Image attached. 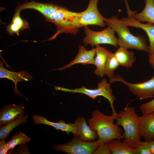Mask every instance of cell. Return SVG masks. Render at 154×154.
Listing matches in <instances>:
<instances>
[{"label": "cell", "instance_id": "26", "mask_svg": "<svg viewBox=\"0 0 154 154\" xmlns=\"http://www.w3.org/2000/svg\"><path fill=\"white\" fill-rule=\"evenodd\" d=\"M135 149L136 154H152L147 141H141Z\"/></svg>", "mask_w": 154, "mask_h": 154}, {"label": "cell", "instance_id": "1", "mask_svg": "<svg viewBox=\"0 0 154 154\" xmlns=\"http://www.w3.org/2000/svg\"><path fill=\"white\" fill-rule=\"evenodd\" d=\"M115 118L104 114L98 110L92 112V117L88 120L89 126L96 131L99 146L107 143L112 140L123 139V131L119 126L114 124Z\"/></svg>", "mask_w": 154, "mask_h": 154}, {"label": "cell", "instance_id": "14", "mask_svg": "<svg viewBox=\"0 0 154 154\" xmlns=\"http://www.w3.org/2000/svg\"><path fill=\"white\" fill-rule=\"evenodd\" d=\"M96 54L95 48L93 47L91 50H87L83 46L80 45L77 55L69 64L62 67L56 69L62 71L70 68L74 65L81 64L82 65L94 64V56Z\"/></svg>", "mask_w": 154, "mask_h": 154}, {"label": "cell", "instance_id": "10", "mask_svg": "<svg viewBox=\"0 0 154 154\" xmlns=\"http://www.w3.org/2000/svg\"><path fill=\"white\" fill-rule=\"evenodd\" d=\"M33 122L35 125L44 124L52 127L57 130L65 132L67 134L71 132L74 136H78L77 129L74 123H66L61 119L58 122H53L48 120L47 118L37 114L32 116Z\"/></svg>", "mask_w": 154, "mask_h": 154}, {"label": "cell", "instance_id": "8", "mask_svg": "<svg viewBox=\"0 0 154 154\" xmlns=\"http://www.w3.org/2000/svg\"><path fill=\"white\" fill-rule=\"evenodd\" d=\"M110 83L115 82H120L126 85L132 93L139 98L144 99L154 96V74L149 80L140 83H133L126 81L119 75L109 78Z\"/></svg>", "mask_w": 154, "mask_h": 154}, {"label": "cell", "instance_id": "27", "mask_svg": "<svg viewBox=\"0 0 154 154\" xmlns=\"http://www.w3.org/2000/svg\"><path fill=\"white\" fill-rule=\"evenodd\" d=\"M93 154H110L112 152L108 143L100 145Z\"/></svg>", "mask_w": 154, "mask_h": 154}, {"label": "cell", "instance_id": "20", "mask_svg": "<svg viewBox=\"0 0 154 154\" xmlns=\"http://www.w3.org/2000/svg\"><path fill=\"white\" fill-rule=\"evenodd\" d=\"M20 13L15 12L11 22L6 27L7 31L10 35L16 34L19 36L21 30L29 28L28 22L21 18Z\"/></svg>", "mask_w": 154, "mask_h": 154}, {"label": "cell", "instance_id": "28", "mask_svg": "<svg viewBox=\"0 0 154 154\" xmlns=\"http://www.w3.org/2000/svg\"><path fill=\"white\" fill-rule=\"evenodd\" d=\"M12 154H30V150L26 143L19 145L17 149L15 151H12Z\"/></svg>", "mask_w": 154, "mask_h": 154}, {"label": "cell", "instance_id": "32", "mask_svg": "<svg viewBox=\"0 0 154 154\" xmlns=\"http://www.w3.org/2000/svg\"><path fill=\"white\" fill-rule=\"evenodd\" d=\"M124 0L125 2L127 9V14L128 15H130L131 14L133 11H131L130 9L126 0Z\"/></svg>", "mask_w": 154, "mask_h": 154}, {"label": "cell", "instance_id": "18", "mask_svg": "<svg viewBox=\"0 0 154 154\" xmlns=\"http://www.w3.org/2000/svg\"><path fill=\"white\" fill-rule=\"evenodd\" d=\"M114 54L120 66L127 68L132 67L136 61L134 52L129 51L127 49L123 47H119Z\"/></svg>", "mask_w": 154, "mask_h": 154}, {"label": "cell", "instance_id": "5", "mask_svg": "<svg viewBox=\"0 0 154 154\" xmlns=\"http://www.w3.org/2000/svg\"><path fill=\"white\" fill-rule=\"evenodd\" d=\"M110 84L108 82L106 79L104 78L98 83V87L95 89H88L83 86L81 88L73 89L54 86V90L55 91L83 94L94 100L98 96H103L109 101L112 110V115L116 119L118 114L115 111L114 106L116 98L112 94V89L111 88Z\"/></svg>", "mask_w": 154, "mask_h": 154}, {"label": "cell", "instance_id": "15", "mask_svg": "<svg viewBox=\"0 0 154 154\" xmlns=\"http://www.w3.org/2000/svg\"><path fill=\"white\" fill-rule=\"evenodd\" d=\"M25 107L22 104H15L4 106L0 111V126L13 120L19 116L24 114Z\"/></svg>", "mask_w": 154, "mask_h": 154}, {"label": "cell", "instance_id": "21", "mask_svg": "<svg viewBox=\"0 0 154 154\" xmlns=\"http://www.w3.org/2000/svg\"><path fill=\"white\" fill-rule=\"evenodd\" d=\"M29 117L23 114L17 117L12 121L0 127V140L5 139L12 130L20 125L27 122Z\"/></svg>", "mask_w": 154, "mask_h": 154}, {"label": "cell", "instance_id": "23", "mask_svg": "<svg viewBox=\"0 0 154 154\" xmlns=\"http://www.w3.org/2000/svg\"><path fill=\"white\" fill-rule=\"evenodd\" d=\"M31 139L30 137L20 131L12 136L9 141H7L9 149L12 151L17 145L27 143Z\"/></svg>", "mask_w": 154, "mask_h": 154}, {"label": "cell", "instance_id": "4", "mask_svg": "<svg viewBox=\"0 0 154 154\" xmlns=\"http://www.w3.org/2000/svg\"><path fill=\"white\" fill-rule=\"evenodd\" d=\"M82 13V12H72L62 7L57 11L45 17L47 21L54 24L57 28L56 33L48 40L54 39L62 33L75 35L80 28L79 21Z\"/></svg>", "mask_w": 154, "mask_h": 154}, {"label": "cell", "instance_id": "13", "mask_svg": "<svg viewBox=\"0 0 154 154\" xmlns=\"http://www.w3.org/2000/svg\"><path fill=\"white\" fill-rule=\"evenodd\" d=\"M4 63L3 61H0V78H7L12 80L15 83V87L14 93L23 96L17 91V84L19 82L24 81H31L33 76L28 72L25 71H21L15 72L9 71L3 66Z\"/></svg>", "mask_w": 154, "mask_h": 154}, {"label": "cell", "instance_id": "19", "mask_svg": "<svg viewBox=\"0 0 154 154\" xmlns=\"http://www.w3.org/2000/svg\"><path fill=\"white\" fill-rule=\"evenodd\" d=\"M145 7L139 13L133 11L132 16L140 22L154 24V0H145Z\"/></svg>", "mask_w": 154, "mask_h": 154}, {"label": "cell", "instance_id": "25", "mask_svg": "<svg viewBox=\"0 0 154 154\" xmlns=\"http://www.w3.org/2000/svg\"><path fill=\"white\" fill-rule=\"evenodd\" d=\"M139 109L143 114L154 111V98L151 101L141 104L139 107Z\"/></svg>", "mask_w": 154, "mask_h": 154}, {"label": "cell", "instance_id": "16", "mask_svg": "<svg viewBox=\"0 0 154 154\" xmlns=\"http://www.w3.org/2000/svg\"><path fill=\"white\" fill-rule=\"evenodd\" d=\"M76 127L78 136L84 141H94L98 138L96 131L91 129L88 125L83 117H78L74 123Z\"/></svg>", "mask_w": 154, "mask_h": 154}, {"label": "cell", "instance_id": "17", "mask_svg": "<svg viewBox=\"0 0 154 154\" xmlns=\"http://www.w3.org/2000/svg\"><path fill=\"white\" fill-rule=\"evenodd\" d=\"M96 54L94 64L96 69L94 71L95 74L102 78L105 75L104 70L110 51L105 47L99 45L96 46Z\"/></svg>", "mask_w": 154, "mask_h": 154}, {"label": "cell", "instance_id": "30", "mask_svg": "<svg viewBox=\"0 0 154 154\" xmlns=\"http://www.w3.org/2000/svg\"><path fill=\"white\" fill-rule=\"evenodd\" d=\"M148 143L152 154H154V140L148 141Z\"/></svg>", "mask_w": 154, "mask_h": 154}, {"label": "cell", "instance_id": "24", "mask_svg": "<svg viewBox=\"0 0 154 154\" xmlns=\"http://www.w3.org/2000/svg\"><path fill=\"white\" fill-rule=\"evenodd\" d=\"M119 64L115 57L114 53L110 52L104 70L105 74L109 78L113 77L115 70L119 66Z\"/></svg>", "mask_w": 154, "mask_h": 154}, {"label": "cell", "instance_id": "11", "mask_svg": "<svg viewBox=\"0 0 154 154\" xmlns=\"http://www.w3.org/2000/svg\"><path fill=\"white\" fill-rule=\"evenodd\" d=\"M128 26L134 27L141 28L147 33L149 38V56L154 52V25L147 22L146 24H143L139 21L132 16H128L127 17L121 19Z\"/></svg>", "mask_w": 154, "mask_h": 154}, {"label": "cell", "instance_id": "31", "mask_svg": "<svg viewBox=\"0 0 154 154\" xmlns=\"http://www.w3.org/2000/svg\"><path fill=\"white\" fill-rule=\"evenodd\" d=\"M149 56V63L151 65L153 69H154V52Z\"/></svg>", "mask_w": 154, "mask_h": 154}, {"label": "cell", "instance_id": "2", "mask_svg": "<svg viewBox=\"0 0 154 154\" xmlns=\"http://www.w3.org/2000/svg\"><path fill=\"white\" fill-rule=\"evenodd\" d=\"M104 20L106 24L112 28L118 35V44L119 47L144 51L149 53V46L144 37L133 35L128 26L121 19L113 15L109 19L104 17Z\"/></svg>", "mask_w": 154, "mask_h": 154}, {"label": "cell", "instance_id": "9", "mask_svg": "<svg viewBox=\"0 0 154 154\" xmlns=\"http://www.w3.org/2000/svg\"><path fill=\"white\" fill-rule=\"evenodd\" d=\"M99 0H90L88 6L82 14L79 21L80 28L88 25H97L104 27L106 25L103 17L99 12L97 4Z\"/></svg>", "mask_w": 154, "mask_h": 154}, {"label": "cell", "instance_id": "12", "mask_svg": "<svg viewBox=\"0 0 154 154\" xmlns=\"http://www.w3.org/2000/svg\"><path fill=\"white\" fill-rule=\"evenodd\" d=\"M141 138L147 141L154 140V111L139 116Z\"/></svg>", "mask_w": 154, "mask_h": 154}, {"label": "cell", "instance_id": "6", "mask_svg": "<svg viewBox=\"0 0 154 154\" xmlns=\"http://www.w3.org/2000/svg\"><path fill=\"white\" fill-rule=\"evenodd\" d=\"M99 146L97 140L84 141L78 136H74L70 141L64 144H56L52 148L55 151L68 154H91L94 153Z\"/></svg>", "mask_w": 154, "mask_h": 154}, {"label": "cell", "instance_id": "22", "mask_svg": "<svg viewBox=\"0 0 154 154\" xmlns=\"http://www.w3.org/2000/svg\"><path fill=\"white\" fill-rule=\"evenodd\" d=\"M118 139L112 140L108 143L112 154H136L135 148Z\"/></svg>", "mask_w": 154, "mask_h": 154}, {"label": "cell", "instance_id": "29", "mask_svg": "<svg viewBox=\"0 0 154 154\" xmlns=\"http://www.w3.org/2000/svg\"><path fill=\"white\" fill-rule=\"evenodd\" d=\"M10 153L11 151L9 150L7 142H6L5 139H3L0 141V154H6Z\"/></svg>", "mask_w": 154, "mask_h": 154}, {"label": "cell", "instance_id": "3", "mask_svg": "<svg viewBox=\"0 0 154 154\" xmlns=\"http://www.w3.org/2000/svg\"><path fill=\"white\" fill-rule=\"evenodd\" d=\"M116 124L121 126L124 132L123 141L131 147L136 148L141 141L140 133L139 116L134 108L127 104L118 113Z\"/></svg>", "mask_w": 154, "mask_h": 154}, {"label": "cell", "instance_id": "7", "mask_svg": "<svg viewBox=\"0 0 154 154\" xmlns=\"http://www.w3.org/2000/svg\"><path fill=\"white\" fill-rule=\"evenodd\" d=\"M86 36L83 40L85 46L90 44L93 47L100 44H108L116 47L118 46L117 38L115 36V31L112 27L107 28L100 31L91 30L87 26L84 27Z\"/></svg>", "mask_w": 154, "mask_h": 154}]
</instances>
